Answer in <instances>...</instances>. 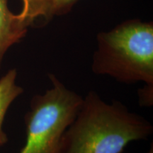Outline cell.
Wrapping results in <instances>:
<instances>
[{
    "label": "cell",
    "mask_w": 153,
    "mask_h": 153,
    "mask_svg": "<svg viewBox=\"0 0 153 153\" xmlns=\"http://www.w3.org/2000/svg\"><path fill=\"white\" fill-rule=\"evenodd\" d=\"M152 132L144 117L90 91L65 131L60 153H122L132 141L147 139Z\"/></svg>",
    "instance_id": "6da1fadb"
},
{
    "label": "cell",
    "mask_w": 153,
    "mask_h": 153,
    "mask_svg": "<svg viewBox=\"0 0 153 153\" xmlns=\"http://www.w3.org/2000/svg\"><path fill=\"white\" fill-rule=\"evenodd\" d=\"M91 70L125 84L153 87V23L126 21L97 35Z\"/></svg>",
    "instance_id": "7a4b0ae2"
},
{
    "label": "cell",
    "mask_w": 153,
    "mask_h": 153,
    "mask_svg": "<svg viewBox=\"0 0 153 153\" xmlns=\"http://www.w3.org/2000/svg\"><path fill=\"white\" fill-rule=\"evenodd\" d=\"M52 87L33 96L25 116L26 140L19 153H60L63 136L75 118L83 98L55 74Z\"/></svg>",
    "instance_id": "3957f363"
},
{
    "label": "cell",
    "mask_w": 153,
    "mask_h": 153,
    "mask_svg": "<svg viewBox=\"0 0 153 153\" xmlns=\"http://www.w3.org/2000/svg\"><path fill=\"white\" fill-rule=\"evenodd\" d=\"M29 24L9 9L7 0H0V68L9 48L26 36Z\"/></svg>",
    "instance_id": "277c9868"
},
{
    "label": "cell",
    "mask_w": 153,
    "mask_h": 153,
    "mask_svg": "<svg viewBox=\"0 0 153 153\" xmlns=\"http://www.w3.org/2000/svg\"><path fill=\"white\" fill-rule=\"evenodd\" d=\"M16 70L11 69L0 79V147L8 142V137L2 129L5 115L13 101L24 91L16 84Z\"/></svg>",
    "instance_id": "5b68a950"
},
{
    "label": "cell",
    "mask_w": 153,
    "mask_h": 153,
    "mask_svg": "<svg viewBox=\"0 0 153 153\" xmlns=\"http://www.w3.org/2000/svg\"><path fill=\"white\" fill-rule=\"evenodd\" d=\"M23 8L19 14L22 19L31 26L36 19L41 18L48 22L46 0H22Z\"/></svg>",
    "instance_id": "8992f818"
},
{
    "label": "cell",
    "mask_w": 153,
    "mask_h": 153,
    "mask_svg": "<svg viewBox=\"0 0 153 153\" xmlns=\"http://www.w3.org/2000/svg\"><path fill=\"white\" fill-rule=\"evenodd\" d=\"M79 0H46L48 21L53 16L65 14Z\"/></svg>",
    "instance_id": "52a82bcc"
},
{
    "label": "cell",
    "mask_w": 153,
    "mask_h": 153,
    "mask_svg": "<svg viewBox=\"0 0 153 153\" xmlns=\"http://www.w3.org/2000/svg\"><path fill=\"white\" fill-rule=\"evenodd\" d=\"M153 87L146 86L144 89L140 90V102L144 106H150L152 104Z\"/></svg>",
    "instance_id": "ba28073f"
},
{
    "label": "cell",
    "mask_w": 153,
    "mask_h": 153,
    "mask_svg": "<svg viewBox=\"0 0 153 153\" xmlns=\"http://www.w3.org/2000/svg\"><path fill=\"white\" fill-rule=\"evenodd\" d=\"M147 153H153V145L152 144V145H151V148H150V150H149V151Z\"/></svg>",
    "instance_id": "9c48e42d"
}]
</instances>
